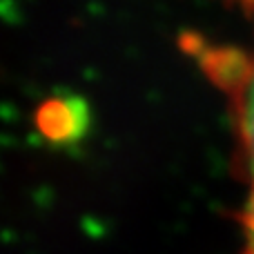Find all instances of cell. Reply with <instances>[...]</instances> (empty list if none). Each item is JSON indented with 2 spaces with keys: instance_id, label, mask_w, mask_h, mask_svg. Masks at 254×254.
<instances>
[{
  "instance_id": "1",
  "label": "cell",
  "mask_w": 254,
  "mask_h": 254,
  "mask_svg": "<svg viewBox=\"0 0 254 254\" xmlns=\"http://www.w3.org/2000/svg\"><path fill=\"white\" fill-rule=\"evenodd\" d=\"M203 61L212 78L230 96L243 156L254 154V52L232 54L230 49L205 52Z\"/></svg>"
},
{
  "instance_id": "2",
  "label": "cell",
  "mask_w": 254,
  "mask_h": 254,
  "mask_svg": "<svg viewBox=\"0 0 254 254\" xmlns=\"http://www.w3.org/2000/svg\"><path fill=\"white\" fill-rule=\"evenodd\" d=\"M83 105L69 98H56L47 101L38 112V127L49 138H69L71 134H78L83 127Z\"/></svg>"
},
{
  "instance_id": "3",
  "label": "cell",
  "mask_w": 254,
  "mask_h": 254,
  "mask_svg": "<svg viewBox=\"0 0 254 254\" xmlns=\"http://www.w3.org/2000/svg\"><path fill=\"white\" fill-rule=\"evenodd\" d=\"M243 163L250 181V192L243 207V254H254V154L243 156Z\"/></svg>"
}]
</instances>
